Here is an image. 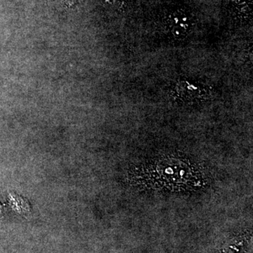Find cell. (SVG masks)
Listing matches in <instances>:
<instances>
[{"mask_svg": "<svg viewBox=\"0 0 253 253\" xmlns=\"http://www.w3.org/2000/svg\"><path fill=\"white\" fill-rule=\"evenodd\" d=\"M193 26L192 18L182 10L171 13L167 19L168 30L176 39H183L187 37Z\"/></svg>", "mask_w": 253, "mask_h": 253, "instance_id": "1", "label": "cell"}, {"mask_svg": "<svg viewBox=\"0 0 253 253\" xmlns=\"http://www.w3.org/2000/svg\"><path fill=\"white\" fill-rule=\"evenodd\" d=\"M107 1H109L112 6H120L124 2V0H107Z\"/></svg>", "mask_w": 253, "mask_h": 253, "instance_id": "2", "label": "cell"}]
</instances>
